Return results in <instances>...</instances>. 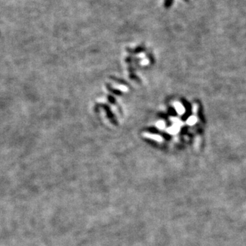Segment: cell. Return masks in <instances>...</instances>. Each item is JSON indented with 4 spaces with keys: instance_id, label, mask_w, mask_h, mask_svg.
I'll list each match as a JSON object with an SVG mask.
<instances>
[{
    "instance_id": "cell-1",
    "label": "cell",
    "mask_w": 246,
    "mask_h": 246,
    "mask_svg": "<svg viewBox=\"0 0 246 246\" xmlns=\"http://www.w3.org/2000/svg\"><path fill=\"white\" fill-rule=\"evenodd\" d=\"M173 0H165V6H170Z\"/></svg>"
}]
</instances>
